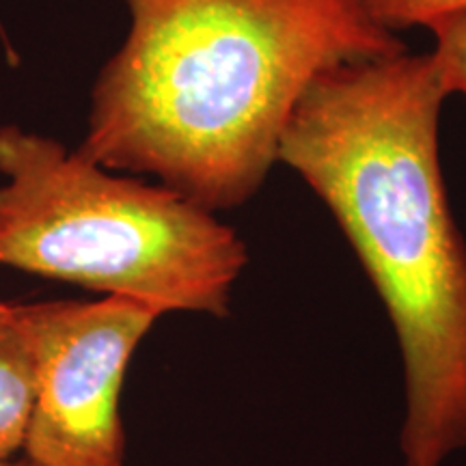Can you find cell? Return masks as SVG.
<instances>
[{"mask_svg": "<svg viewBox=\"0 0 466 466\" xmlns=\"http://www.w3.org/2000/svg\"><path fill=\"white\" fill-rule=\"evenodd\" d=\"M445 97L430 55L346 63L305 93L277 154L330 209L391 318L404 466L466 447V242L441 171Z\"/></svg>", "mask_w": 466, "mask_h": 466, "instance_id": "obj_1", "label": "cell"}, {"mask_svg": "<svg viewBox=\"0 0 466 466\" xmlns=\"http://www.w3.org/2000/svg\"><path fill=\"white\" fill-rule=\"evenodd\" d=\"M132 25L91 96L80 151L197 206L247 203L319 76L406 44L360 0H126Z\"/></svg>", "mask_w": 466, "mask_h": 466, "instance_id": "obj_2", "label": "cell"}, {"mask_svg": "<svg viewBox=\"0 0 466 466\" xmlns=\"http://www.w3.org/2000/svg\"><path fill=\"white\" fill-rule=\"evenodd\" d=\"M0 266L158 313H231L248 250L214 212L17 126L0 127Z\"/></svg>", "mask_w": 466, "mask_h": 466, "instance_id": "obj_3", "label": "cell"}, {"mask_svg": "<svg viewBox=\"0 0 466 466\" xmlns=\"http://www.w3.org/2000/svg\"><path fill=\"white\" fill-rule=\"evenodd\" d=\"M20 309L37 367L22 445L28 466H126L121 389L134 350L162 313L121 296Z\"/></svg>", "mask_w": 466, "mask_h": 466, "instance_id": "obj_4", "label": "cell"}, {"mask_svg": "<svg viewBox=\"0 0 466 466\" xmlns=\"http://www.w3.org/2000/svg\"><path fill=\"white\" fill-rule=\"evenodd\" d=\"M37 367L33 343L15 305L9 319L0 322V462L25 445L31 419Z\"/></svg>", "mask_w": 466, "mask_h": 466, "instance_id": "obj_5", "label": "cell"}, {"mask_svg": "<svg viewBox=\"0 0 466 466\" xmlns=\"http://www.w3.org/2000/svg\"><path fill=\"white\" fill-rule=\"evenodd\" d=\"M360 5L370 20L389 33L417 25L430 26L442 17L466 11V0H360Z\"/></svg>", "mask_w": 466, "mask_h": 466, "instance_id": "obj_6", "label": "cell"}, {"mask_svg": "<svg viewBox=\"0 0 466 466\" xmlns=\"http://www.w3.org/2000/svg\"><path fill=\"white\" fill-rule=\"evenodd\" d=\"M434 33L436 48L432 58L442 89L466 96V11L447 15L428 26Z\"/></svg>", "mask_w": 466, "mask_h": 466, "instance_id": "obj_7", "label": "cell"}, {"mask_svg": "<svg viewBox=\"0 0 466 466\" xmlns=\"http://www.w3.org/2000/svg\"><path fill=\"white\" fill-rule=\"evenodd\" d=\"M15 305H5V302H0V322H5V319L11 318V313H14Z\"/></svg>", "mask_w": 466, "mask_h": 466, "instance_id": "obj_8", "label": "cell"}, {"mask_svg": "<svg viewBox=\"0 0 466 466\" xmlns=\"http://www.w3.org/2000/svg\"><path fill=\"white\" fill-rule=\"evenodd\" d=\"M0 466H7V464H3V462H0Z\"/></svg>", "mask_w": 466, "mask_h": 466, "instance_id": "obj_9", "label": "cell"}]
</instances>
